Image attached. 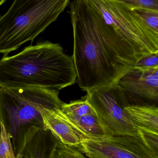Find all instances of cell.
Masks as SVG:
<instances>
[{
    "instance_id": "52a82bcc",
    "label": "cell",
    "mask_w": 158,
    "mask_h": 158,
    "mask_svg": "<svg viewBox=\"0 0 158 158\" xmlns=\"http://www.w3.org/2000/svg\"><path fill=\"white\" fill-rule=\"evenodd\" d=\"M117 85L130 105L158 106V67L134 68L121 77Z\"/></svg>"
},
{
    "instance_id": "8fae6325",
    "label": "cell",
    "mask_w": 158,
    "mask_h": 158,
    "mask_svg": "<svg viewBox=\"0 0 158 158\" xmlns=\"http://www.w3.org/2000/svg\"><path fill=\"white\" fill-rule=\"evenodd\" d=\"M49 158H88L76 147L68 146L57 140Z\"/></svg>"
},
{
    "instance_id": "9c48e42d",
    "label": "cell",
    "mask_w": 158,
    "mask_h": 158,
    "mask_svg": "<svg viewBox=\"0 0 158 158\" xmlns=\"http://www.w3.org/2000/svg\"><path fill=\"white\" fill-rule=\"evenodd\" d=\"M60 109L88 139L108 136L98 114L85 98L64 102Z\"/></svg>"
},
{
    "instance_id": "30bf717a",
    "label": "cell",
    "mask_w": 158,
    "mask_h": 158,
    "mask_svg": "<svg viewBox=\"0 0 158 158\" xmlns=\"http://www.w3.org/2000/svg\"><path fill=\"white\" fill-rule=\"evenodd\" d=\"M125 111L137 130L158 134V107L129 105Z\"/></svg>"
},
{
    "instance_id": "5b68a950",
    "label": "cell",
    "mask_w": 158,
    "mask_h": 158,
    "mask_svg": "<svg viewBox=\"0 0 158 158\" xmlns=\"http://www.w3.org/2000/svg\"><path fill=\"white\" fill-rule=\"evenodd\" d=\"M85 98L98 114L107 136H139L125 108L129 106L117 84L87 92Z\"/></svg>"
},
{
    "instance_id": "277c9868",
    "label": "cell",
    "mask_w": 158,
    "mask_h": 158,
    "mask_svg": "<svg viewBox=\"0 0 158 158\" xmlns=\"http://www.w3.org/2000/svg\"><path fill=\"white\" fill-rule=\"evenodd\" d=\"M69 0H15L0 15V53L3 57L18 49L57 20Z\"/></svg>"
},
{
    "instance_id": "5bb4252c",
    "label": "cell",
    "mask_w": 158,
    "mask_h": 158,
    "mask_svg": "<svg viewBox=\"0 0 158 158\" xmlns=\"http://www.w3.org/2000/svg\"><path fill=\"white\" fill-rule=\"evenodd\" d=\"M131 10L158 11V0H123Z\"/></svg>"
},
{
    "instance_id": "4fadbf2b",
    "label": "cell",
    "mask_w": 158,
    "mask_h": 158,
    "mask_svg": "<svg viewBox=\"0 0 158 158\" xmlns=\"http://www.w3.org/2000/svg\"><path fill=\"white\" fill-rule=\"evenodd\" d=\"M138 14L146 26L158 36V11L149 10H135Z\"/></svg>"
},
{
    "instance_id": "7a4b0ae2",
    "label": "cell",
    "mask_w": 158,
    "mask_h": 158,
    "mask_svg": "<svg viewBox=\"0 0 158 158\" xmlns=\"http://www.w3.org/2000/svg\"><path fill=\"white\" fill-rule=\"evenodd\" d=\"M72 56L59 43L40 42L0 60V87H39L60 90L74 85Z\"/></svg>"
},
{
    "instance_id": "e0dca14e",
    "label": "cell",
    "mask_w": 158,
    "mask_h": 158,
    "mask_svg": "<svg viewBox=\"0 0 158 158\" xmlns=\"http://www.w3.org/2000/svg\"><path fill=\"white\" fill-rule=\"evenodd\" d=\"M6 2V0H0V6H1L2 5L4 4V3H5Z\"/></svg>"
},
{
    "instance_id": "6da1fadb",
    "label": "cell",
    "mask_w": 158,
    "mask_h": 158,
    "mask_svg": "<svg viewBox=\"0 0 158 158\" xmlns=\"http://www.w3.org/2000/svg\"><path fill=\"white\" fill-rule=\"evenodd\" d=\"M72 56L83 91L115 85L143 57L158 52V36L123 0L70 2Z\"/></svg>"
},
{
    "instance_id": "3957f363",
    "label": "cell",
    "mask_w": 158,
    "mask_h": 158,
    "mask_svg": "<svg viewBox=\"0 0 158 158\" xmlns=\"http://www.w3.org/2000/svg\"><path fill=\"white\" fill-rule=\"evenodd\" d=\"M59 90L39 87H0V121L10 135L16 155L25 144L43 129L41 107L60 108Z\"/></svg>"
},
{
    "instance_id": "8992f818",
    "label": "cell",
    "mask_w": 158,
    "mask_h": 158,
    "mask_svg": "<svg viewBox=\"0 0 158 158\" xmlns=\"http://www.w3.org/2000/svg\"><path fill=\"white\" fill-rule=\"evenodd\" d=\"M76 148L88 158H158L139 135L87 139Z\"/></svg>"
},
{
    "instance_id": "7c38bea8",
    "label": "cell",
    "mask_w": 158,
    "mask_h": 158,
    "mask_svg": "<svg viewBox=\"0 0 158 158\" xmlns=\"http://www.w3.org/2000/svg\"><path fill=\"white\" fill-rule=\"evenodd\" d=\"M0 158H23L21 154L16 155L14 150L10 135L0 121Z\"/></svg>"
},
{
    "instance_id": "ba28073f",
    "label": "cell",
    "mask_w": 158,
    "mask_h": 158,
    "mask_svg": "<svg viewBox=\"0 0 158 158\" xmlns=\"http://www.w3.org/2000/svg\"><path fill=\"white\" fill-rule=\"evenodd\" d=\"M39 112L43 121V130L50 131L63 144L77 147L88 139L60 108L41 107Z\"/></svg>"
},
{
    "instance_id": "2e32d148",
    "label": "cell",
    "mask_w": 158,
    "mask_h": 158,
    "mask_svg": "<svg viewBox=\"0 0 158 158\" xmlns=\"http://www.w3.org/2000/svg\"><path fill=\"white\" fill-rule=\"evenodd\" d=\"M158 67V52L148 54L136 62L134 68L149 69Z\"/></svg>"
},
{
    "instance_id": "9a60e30c",
    "label": "cell",
    "mask_w": 158,
    "mask_h": 158,
    "mask_svg": "<svg viewBox=\"0 0 158 158\" xmlns=\"http://www.w3.org/2000/svg\"><path fill=\"white\" fill-rule=\"evenodd\" d=\"M137 131L145 144L155 155L158 156V134L140 129Z\"/></svg>"
}]
</instances>
